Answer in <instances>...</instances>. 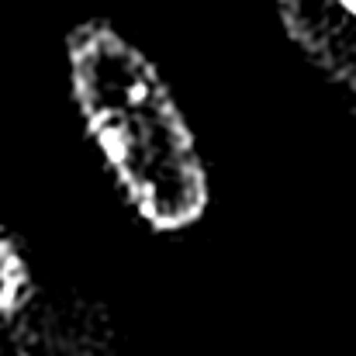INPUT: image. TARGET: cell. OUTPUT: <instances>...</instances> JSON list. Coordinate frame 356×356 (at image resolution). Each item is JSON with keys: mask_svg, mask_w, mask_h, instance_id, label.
Masks as SVG:
<instances>
[{"mask_svg": "<svg viewBox=\"0 0 356 356\" xmlns=\"http://www.w3.org/2000/svg\"><path fill=\"white\" fill-rule=\"evenodd\" d=\"M73 97L124 194L156 229H184L208 204L194 135L156 66L108 24L70 35Z\"/></svg>", "mask_w": 356, "mask_h": 356, "instance_id": "cell-1", "label": "cell"}, {"mask_svg": "<svg viewBox=\"0 0 356 356\" xmlns=\"http://www.w3.org/2000/svg\"><path fill=\"white\" fill-rule=\"evenodd\" d=\"M291 38L356 104V14L339 0H277Z\"/></svg>", "mask_w": 356, "mask_h": 356, "instance_id": "cell-2", "label": "cell"}, {"mask_svg": "<svg viewBox=\"0 0 356 356\" xmlns=\"http://www.w3.org/2000/svg\"><path fill=\"white\" fill-rule=\"evenodd\" d=\"M28 291V273L21 256L14 252V245L7 238H0V315L10 312Z\"/></svg>", "mask_w": 356, "mask_h": 356, "instance_id": "cell-3", "label": "cell"}, {"mask_svg": "<svg viewBox=\"0 0 356 356\" xmlns=\"http://www.w3.org/2000/svg\"><path fill=\"white\" fill-rule=\"evenodd\" d=\"M339 3H346V7H350V10L356 14V0H339Z\"/></svg>", "mask_w": 356, "mask_h": 356, "instance_id": "cell-4", "label": "cell"}]
</instances>
